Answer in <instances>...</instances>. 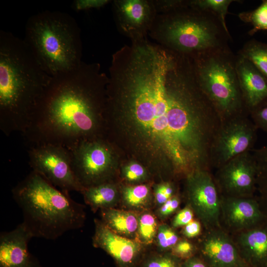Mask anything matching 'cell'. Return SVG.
Masks as SVG:
<instances>
[{
    "label": "cell",
    "mask_w": 267,
    "mask_h": 267,
    "mask_svg": "<svg viewBox=\"0 0 267 267\" xmlns=\"http://www.w3.org/2000/svg\"><path fill=\"white\" fill-rule=\"evenodd\" d=\"M105 128L150 173L185 178L211 170L222 121L199 86L191 58L148 39L112 57Z\"/></svg>",
    "instance_id": "1"
},
{
    "label": "cell",
    "mask_w": 267,
    "mask_h": 267,
    "mask_svg": "<svg viewBox=\"0 0 267 267\" xmlns=\"http://www.w3.org/2000/svg\"><path fill=\"white\" fill-rule=\"evenodd\" d=\"M108 76L97 63L52 77L22 133L31 146L51 144L71 149L104 137Z\"/></svg>",
    "instance_id": "2"
},
{
    "label": "cell",
    "mask_w": 267,
    "mask_h": 267,
    "mask_svg": "<svg viewBox=\"0 0 267 267\" xmlns=\"http://www.w3.org/2000/svg\"><path fill=\"white\" fill-rule=\"evenodd\" d=\"M51 79L23 40L0 30V128L5 134L25 131Z\"/></svg>",
    "instance_id": "3"
},
{
    "label": "cell",
    "mask_w": 267,
    "mask_h": 267,
    "mask_svg": "<svg viewBox=\"0 0 267 267\" xmlns=\"http://www.w3.org/2000/svg\"><path fill=\"white\" fill-rule=\"evenodd\" d=\"M12 194L22 211V223L33 237L55 240L84 225L85 206L34 171L12 189Z\"/></svg>",
    "instance_id": "4"
},
{
    "label": "cell",
    "mask_w": 267,
    "mask_h": 267,
    "mask_svg": "<svg viewBox=\"0 0 267 267\" xmlns=\"http://www.w3.org/2000/svg\"><path fill=\"white\" fill-rule=\"evenodd\" d=\"M23 40L52 77L72 71L83 62L81 30L67 13L45 10L32 15Z\"/></svg>",
    "instance_id": "5"
},
{
    "label": "cell",
    "mask_w": 267,
    "mask_h": 267,
    "mask_svg": "<svg viewBox=\"0 0 267 267\" xmlns=\"http://www.w3.org/2000/svg\"><path fill=\"white\" fill-rule=\"evenodd\" d=\"M148 35L158 44L192 57L228 46V30L214 14L185 5L157 14Z\"/></svg>",
    "instance_id": "6"
},
{
    "label": "cell",
    "mask_w": 267,
    "mask_h": 267,
    "mask_svg": "<svg viewBox=\"0 0 267 267\" xmlns=\"http://www.w3.org/2000/svg\"><path fill=\"white\" fill-rule=\"evenodd\" d=\"M190 58L199 87L222 122L249 115L238 82L236 55L229 46L200 53Z\"/></svg>",
    "instance_id": "7"
},
{
    "label": "cell",
    "mask_w": 267,
    "mask_h": 267,
    "mask_svg": "<svg viewBox=\"0 0 267 267\" xmlns=\"http://www.w3.org/2000/svg\"><path fill=\"white\" fill-rule=\"evenodd\" d=\"M69 151L72 171L83 188L114 181L118 156L114 144L107 139L84 141Z\"/></svg>",
    "instance_id": "8"
},
{
    "label": "cell",
    "mask_w": 267,
    "mask_h": 267,
    "mask_svg": "<svg viewBox=\"0 0 267 267\" xmlns=\"http://www.w3.org/2000/svg\"><path fill=\"white\" fill-rule=\"evenodd\" d=\"M184 197L203 229L221 227V194L211 170H195L185 178Z\"/></svg>",
    "instance_id": "9"
},
{
    "label": "cell",
    "mask_w": 267,
    "mask_h": 267,
    "mask_svg": "<svg viewBox=\"0 0 267 267\" xmlns=\"http://www.w3.org/2000/svg\"><path fill=\"white\" fill-rule=\"evenodd\" d=\"M257 129L248 115L222 121L211 147L210 169L216 170L237 156L251 151L257 139Z\"/></svg>",
    "instance_id": "10"
},
{
    "label": "cell",
    "mask_w": 267,
    "mask_h": 267,
    "mask_svg": "<svg viewBox=\"0 0 267 267\" xmlns=\"http://www.w3.org/2000/svg\"><path fill=\"white\" fill-rule=\"evenodd\" d=\"M28 154L32 171L53 185L68 192L82 191L84 188L72 169L68 149L59 145L43 144L30 146Z\"/></svg>",
    "instance_id": "11"
},
{
    "label": "cell",
    "mask_w": 267,
    "mask_h": 267,
    "mask_svg": "<svg viewBox=\"0 0 267 267\" xmlns=\"http://www.w3.org/2000/svg\"><path fill=\"white\" fill-rule=\"evenodd\" d=\"M216 170L213 177L221 196H255L257 167L251 151L237 156Z\"/></svg>",
    "instance_id": "12"
},
{
    "label": "cell",
    "mask_w": 267,
    "mask_h": 267,
    "mask_svg": "<svg viewBox=\"0 0 267 267\" xmlns=\"http://www.w3.org/2000/svg\"><path fill=\"white\" fill-rule=\"evenodd\" d=\"M112 11L118 30L131 42L147 39L157 15L152 0H115Z\"/></svg>",
    "instance_id": "13"
},
{
    "label": "cell",
    "mask_w": 267,
    "mask_h": 267,
    "mask_svg": "<svg viewBox=\"0 0 267 267\" xmlns=\"http://www.w3.org/2000/svg\"><path fill=\"white\" fill-rule=\"evenodd\" d=\"M221 196L220 227L229 234L245 231L267 222V217L255 196Z\"/></svg>",
    "instance_id": "14"
},
{
    "label": "cell",
    "mask_w": 267,
    "mask_h": 267,
    "mask_svg": "<svg viewBox=\"0 0 267 267\" xmlns=\"http://www.w3.org/2000/svg\"><path fill=\"white\" fill-rule=\"evenodd\" d=\"M92 245L112 258L117 267H139L145 255L144 245L136 239L122 236L94 220Z\"/></svg>",
    "instance_id": "15"
},
{
    "label": "cell",
    "mask_w": 267,
    "mask_h": 267,
    "mask_svg": "<svg viewBox=\"0 0 267 267\" xmlns=\"http://www.w3.org/2000/svg\"><path fill=\"white\" fill-rule=\"evenodd\" d=\"M197 245V254L209 267H248L231 236L221 227L203 229Z\"/></svg>",
    "instance_id": "16"
},
{
    "label": "cell",
    "mask_w": 267,
    "mask_h": 267,
    "mask_svg": "<svg viewBox=\"0 0 267 267\" xmlns=\"http://www.w3.org/2000/svg\"><path fill=\"white\" fill-rule=\"evenodd\" d=\"M33 238L21 222L13 229L0 233V267H39L28 244Z\"/></svg>",
    "instance_id": "17"
},
{
    "label": "cell",
    "mask_w": 267,
    "mask_h": 267,
    "mask_svg": "<svg viewBox=\"0 0 267 267\" xmlns=\"http://www.w3.org/2000/svg\"><path fill=\"white\" fill-rule=\"evenodd\" d=\"M235 65L244 103L250 115L267 103V79L250 61L238 54Z\"/></svg>",
    "instance_id": "18"
},
{
    "label": "cell",
    "mask_w": 267,
    "mask_h": 267,
    "mask_svg": "<svg viewBox=\"0 0 267 267\" xmlns=\"http://www.w3.org/2000/svg\"><path fill=\"white\" fill-rule=\"evenodd\" d=\"M230 235L248 267H267V222Z\"/></svg>",
    "instance_id": "19"
},
{
    "label": "cell",
    "mask_w": 267,
    "mask_h": 267,
    "mask_svg": "<svg viewBox=\"0 0 267 267\" xmlns=\"http://www.w3.org/2000/svg\"><path fill=\"white\" fill-rule=\"evenodd\" d=\"M102 222L118 235L137 240L139 216L130 210L111 208L100 210Z\"/></svg>",
    "instance_id": "20"
},
{
    "label": "cell",
    "mask_w": 267,
    "mask_h": 267,
    "mask_svg": "<svg viewBox=\"0 0 267 267\" xmlns=\"http://www.w3.org/2000/svg\"><path fill=\"white\" fill-rule=\"evenodd\" d=\"M81 193L94 212L115 208L121 200L120 188L114 181L84 188Z\"/></svg>",
    "instance_id": "21"
},
{
    "label": "cell",
    "mask_w": 267,
    "mask_h": 267,
    "mask_svg": "<svg viewBox=\"0 0 267 267\" xmlns=\"http://www.w3.org/2000/svg\"><path fill=\"white\" fill-rule=\"evenodd\" d=\"M120 193L124 205L134 212L148 208L153 199L150 186L146 183L124 186Z\"/></svg>",
    "instance_id": "22"
},
{
    "label": "cell",
    "mask_w": 267,
    "mask_h": 267,
    "mask_svg": "<svg viewBox=\"0 0 267 267\" xmlns=\"http://www.w3.org/2000/svg\"><path fill=\"white\" fill-rule=\"evenodd\" d=\"M257 167V198L262 210L267 217V144L253 150Z\"/></svg>",
    "instance_id": "23"
},
{
    "label": "cell",
    "mask_w": 267,
    "mask_h": 267,
    "mask_svg": "<svg viewBox=\"0 0 267 267\" xmlns=\"http://www.w3.org/2000/svg\"><path fill=\"white\" fill-rule=\"evenodd\" d=\"M238 54L250 61L267 79V44L250 40Z\"/></svg>",
    "instance_id": "24"
},
{
    "label": "cell",
    "mask_w": 267,
    "mask_h": 267,
    "mask_svg": "<svg viewBox=\"0 0 267 267\" xmlns=\"http://www.w3.org/2000/svg\"><path fill=\"white\" fill-rule=\"evenodd\" d=\"M234 0H186L187 5L212 13L221 21L224 28L228 30L225 16L228 12V8Z\"/></svg>",
    "instance_id": "25"
},
{
    "label": "cell",
    "mask_w": 267,
    "mask_h": 267,
    "mask_svg": "<svg viewBox=\"0 0 267 267\" xmlns=\"http://www.w3.org/2000/svg\"><path fill=\"white\" fill-rule=\"evenodd\" d=\"M238 16L241 21L253 26L249 35L253 36L259 31H267V0H263L257 8L239 13Z\"/></svg>",
    "instance_id": "26"
},
{
    "label": "cell",
    "mask_w": 267,
    "mask_h": 267,
    "mask_svg": "<svg viewBox=\"0 0 267 267\" xmlns=\"http://www.w3.org/2000/svg\"><path fill=\"white\" fill-rule=\"evenodd\" d=\"M158 227L155 216L150 212H143L139 216L137 240L143 245L151 244L156 238Z\"/></svg>",
    "instance_id": "27"
},
{
    "label": "cell",
    "mask_w": 267,
    "mask_h": 267,
    "mask_svg": "<svg viewBox=\"0 0 267 267\" xmlns=\"http://www.w3.org/2000/svg\"><path fill=\"white\" fill-rule=\"evenodd\" d=\"M121 173L122 178L130 185L144 183L150 174L145 166L135 160L123 166Z\"/></svg>",
    "instance_id": "28"
},
{
    "label": "cell",
    "mask_w": 267,
    "mask_h": 267,
    "mask_svg": "<svg viewBox=\"0 0 267 267\" xmlns=\"http://www.w3.org/2000/svg\"><path fill=\"white\" fill-rule=\"evenodd\" d=\"M182 260L171 252L146 254L139 267H180Z\"/></svg>",
    "instance_id": "29"
},
{
    "label": "cell",
    "mask_w": 267,
    "mask_h": 267,
    "mask_svg": "<svg viewBox=\"0 0 267 267\" xmlns=\"http://www.w3.org/2000/svg\"><path fill=\"white\" fill-rule=\"evenodd\" d=\"M180 238L176 229L172 226L167 224L159 225L155 239L160 252H171Z\"/></svg>",
    "instance_id": "30"
},
{
    "label": "cell",
    "mask_w": 267,
    "mask_h": 267,
    "mask_svg": "<svg viewBox=\"0 0 267 267\" xmlns=\"http://www.w3.org/2000/svg\"><path fill=\"white\" fill-rule=\"evenodd\" d=\"M176 194V186L170 181H162L156 184L153 191L154 200L160 206Z\"/></svg>",
    "instance_id": "31"
},
{
    "label": "cell",
    "mask_w": 267,
    "mask_h": 267,
    "mask_svg": "<svg viewBox=\"0 0 267 267\" xmlns=\"http://www.w3.org/2000/svg\"><path fill=\"white\" fill-rule=\"evenodd\" d=\"M171 252L183 261L198 254L197 245L188 239L180 238L172 248Z\"/></svg>",
    "instance_id": "32"
},
{
    "label": "cell",
    "mask_w": 267,
    "mask_h": 267,
    "mask_svg": "<svg viewBox=\"0 0 267 267\" xmlns=\"http://www.w3.org/2000/svg\"><path fill=\"white\" fill-rule=\"evenodd\" d=\"M194 217L192 210L186 205L175 215L173 219L171 226L175 229L183 227L194 220Z\"/></svg>",
    "instance_id": "33"
},
{
    "label": "cell",
    "mask_w": 267,
    "mask_h": 267,
    "mask_svg": "<svg viewBox=\"0 0 267 267\" xmlns=\"http://www.w3.org/2000/svg\"><path fill=\"white\" fill-rule=\"evenodd\" d=\"M180 203V198L177 193L160 206L157 211L158 216L163 219L168 218L178 210Z\"/></svg>",
    "instance_id": "34"
},
{
    "label": "cell",
    "mask_w": 267,
    "mask_h": 267,
    "mask_svg": "<svg viewBox=\"0 0 267 267\" xmlns=\"http://www.w3.org/2000/svg\"><path fill=\"white\" fill-rule=\"evenodd\" d=\"M157 14L169 12L185 5V0H152Z\"/></svg>",
    "instance_id": "35"
},
{
    "label": "cell",
    "mask_w": 267,
    "mask_h": 267,
    "mask_svg": "<svg viewBox=\"0 0 267 267\" xmlns=\"http://www.w3.org/2000/svg\"><path fill=\"white\" fill-rule=\"evenodd\" d=\"M250 115L257 128L267 133V103L251 112Z\"/></svg>",
    "instance_id": "36"
},
{
    "label": "cell",
    "mask_w": 267,
    "mask_h": 267,
    "mask_svg": "<svg viewBox=\"0 0 267 267\" xmlns=\"http://www.w3.org/2000/svg\"><path fill=\"white\" fill-rule=\"evenodd\" d=\"M110 1L109 0H77L74 1L72 6L76 11L87 10L101 8Z\"/></svg>",
    "instance_id": "37"
},
{
    "label": "cell",
    "mask_w": 267,
    "mask_h": 267,
    "mask_svg": "<svg viewBox=\"0 0 267 267\" xmlns=\"http://www.w3.org/2000/svg\"><path fill=\"white\" fill-rule=\"evenodd\" d=\"M203 231V227L201 223L196 219L183 226L181 233L184 238L190 239L199 237Z\"/></svg>",
    "instance_id": "38"
},
{
    "label": "cell",
    "mask_w": 267,
    "mask_h": 267,
    "mask_svg": "<svg viewBox=\"0 0 267 267\" xmlns=\"http://www.w3.org/2000/svg\"><path fill=\"white\" fill-rule=\"evenodd\" d=\"M180 267H209L204 261L197 254L183 260Z\"/></svg>",
    "instance_id": "39"
}]
</instances>
